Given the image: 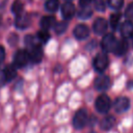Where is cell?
Returning a JSON list of instances; mask_svg holds the SVG:
<instances>
[{
  "instance_id": "cell-12",
  "label": "cell",
  "mask_w": 133,
  "mask_h": 133,
  "mask_svg": "<svg viewBox=\"0 0 133 133\" xmlns=\"http://www.w3.org/2000/svg\"><path fill=\"white\" fill-rule=\"evenodd\" d=\"M121 34L126 39L129 37H133V23L128 20L125 21L121 26Z\"/></svg>"
},
{
  "instance_id": "cell-9",
  "label": "cell",
  "mask_w": 133,
  "mask_h": 133,
  "mask_svg": "<svg viewBox=\"0 0 133 133\" xmlns=\"http://www.w3.org/2000/svg\"><path fill=\"white\" fill-rule=\"evenodd\" d=\"M29 58H30V61H32L33 63H38L42 61L43 59V56H44V52H43V49L39 45L29 49Z\"/></svg>"
},
{
  "instance_id": "cell-4",
  "label": "cell",
  "mask_w": 133,
  "mask_h": 133,
  "mask_svg": "<svg viewBox=\"0 0 133 133\" xmlns=\"http://www.w3.org/2000/svg\"><path fill=\"white\" fill-rule=\"evenodd\" d=\"M88 121V114H87V111L85 109H79L74 117H73V125L76 129H82L85 127L86 123Z\"/></svg>"
},
{
  "instance_id": "cell-27",
  "label": "cell",
  "mask_w": 133,
  "mask_h": 133,
  "mask_svg": "<svg viewBox=\"0 0 133 133\" xmlns=\"http://www.w3.org/2000/svg\"><path fill=\"white\" fill-rule=\"evenodd\" d=\"M125 16H126L127 19H129V20H133V3H130V4L128 5V7L126 8Z\"/></svg>"
},
{
  "instance_id": "cell-22",
  "label": "cell",
  "mask_w": 133,
  "mask_h": 133,
  "mask_svg": "<svg viewBox=\"0 0 133 133\" xmlns=\"http://www.w3.org/2000/svg\"><path fill=\"white\" fill-rule=\"evenodd\" d=\"M68 28V22L66 21H62V22H58L55 24L54 26V30L57 34H61L63 33Z\"/></svg>"
},
{
  "instance_id": "cell-15",
  "label": "cell",
  "mask_w": 133,
  "mask_h": 133,
  "mask_svg": "<svg viewBox=\"0 0 133 133\" xmlns=\"http://www.w3.org/2000/svg\"><path fill=\"white\" fill-rule=\"evenodd\" d=\"M128 47H129V45H128V43H127V41L125 38L122 39V41H117V44H116L115 49H114L113 52L115 53V55L122 56L128 51Z\"/></svg>"
},
{
  "instance_id": "cell-2",
  "label": "cell",
  "mask_w": 133,
  "mask_h": 133,
  "mask_svg": "<svg viewBox=\"0 0 133 133\" xmlns=\"http://www.w3.org/2000/svg\"><path fill=\"white\" fill-rule=\"evenodd\" d=\"M30 61L29 53L25 50H18L15 53L14 56V65L17 69H21L27 65V63Z\"/></svg>"
},
{
  "instance_id": "cell-1",
  "label": "cell",
  "mask_w": 133,
  "mask_h": 133,
  "mask_svg": "<svg viewBox=\"0 0 133 133\" xmlns=\"http://www.w3.org/2000/svg\"><path fill=\"white\" fill-rule=\"evenodd\" d=\"M108 64H109V58L105 52L97 54L96 57L94 58V61H92L94 69L101 74L104 73V71H106Z\"/></svg>"
},
{
  "instance_id": "cell-17",
  "label": "cell",
  "mask_w": 133,
  "mask_h": 133,
  "mask_svg": "<svg viewBox=\"0 0 133 133\" xmlns=\"http://www.w3.org/2000/svg\"><path fill=\"white\" fill-rule=\"evenodd\" d=\"M100 125L103 130H110L115 125V118L112 115H107L101 121Z\"/></svg>"
},
{
  "instance_id": "cell-18",
  "label": "cell",
  "mask_w": 133,
  "mask_h": 133,
  "mask_svg": "<svg viewBox=\"0 0 133 133\" xmlns=\"http://www.w3.org/2000/svg\"><path fill=\"white\" fill-rule=\"evenodd\" d=\"M58 6H59V0H47L45 3V8L50 12L56 11Z\"/></svg>"
},
{
  "instance_id": "cell-7",
  "label": "cell",
  "mask_w": 133,
  "mask_h": 133,
  "mask_svg": "<svg viewBox=\"0 0 133 133\" xmlns=\"http://www.w3.org/2000/svg\"><path fill=\"white\" fill-rule=\"evenodd\" d=\"M114 110L118 113H123L130 108V100L127 97H118L114 101Z\"/></svg>"
},
{
  "instance_id": "cell-10",
  "label": "cell",
  "mask_w": 133,
  "mask_h": 133,
  "mask_svg": "<svg viewBox=\"0 0 133 133\" xmlns=\"http://www.w3.org/2000/svg\"><path fill=\"white\" fill-rule=\"evenodd\" d=\"M73 34L77 39H85L89 35V28L85 24H78L74 28Z\"/></svg>"
},
{
  "instance_id": "cell-3",
  "label": "cell",
  "mask_w": 133,
  "mask_h": 133,
  "mask_svg": "<svg viewBox=\"0 0 133 133\" xmlns=\"http://www.w3.org/2000/svg\"><path fill=\"white\" fill-rule=\"evenodd\" d=\"M95 106H96V109L100 113H107L111 108V101L108 96L101 95L97 98L95 102Z\"/></svg>"
},
{
  "instance_id": "cell-8",
  "label": "cell",
  "mask_w": 133,
  "mask_h": 133,
  "mask_svg": "<svg viewBox=\"0 0 133 133\" xmlns=\"http://www.w3.org/2000/svg\"><path fill=\"white\" fill-rule=\"evenodd\" d=\"M76 12V7L72 2H65L61 6V16L66 21L74 17Z\"/></svg>"
},
{
  "instance_id": "cell-31",
  "label": "cell",
  "mask_w": 133,
  "mask_h": 133,
  "mask_svg": "<svg viewBox=\"0 0 133 133\" xmlns=\"http://www.w3.org/2000/svg\"><path fill=\"white\" fill-rule=\"evenodd\" d=\"M0 25H1V17H0Z\"/></svg>"
},
{
  "instance_id": "cell-19",
  "label": "cell",
  "mask_w": 133,
  "mask_h": 133,
  "mask_svg": "<svg viewBox=\"0 0 133 133\" xmlns=\"http://www.w3.org/2000/svg\"><path fill=\"white\" fill-rule=\"evenodd\" d=\"M38 42H39L38 38L36 36H33V35H26V37H25V45L29 49H31V48L39 45Z\"/></svg>"
},
{
  "instance_id": "cell-26",
  "label": "cell",
  "mask_w": 133,
  "mask_h": 133,
  "mask_svg": "<svg viewBox=\"0 0 133 133\" xmlns=\"http://www.w3.org/2000/svg\"><path fill=\"white\" fill-rule=\"evenodd\" d=\"M123 4H124V0H108V5L113 9L122 8Z\"/></svg>"
},
{
  "instance_id": "cell-14",
  "label": "cell",
  "mask_w": 133,
  "mask_h": 133,
  "mask_svg": "<svg viewBox=\"0 0 133 133\" xmlns=\"http://www.w3.org/2000/svg\"><path fill=\"white\" fill-rule=\"evenodd\" d=\"M56 24V21H55V18L52 17V16H45L42 18L41 20V27L43 30H49L51 28H54Z\"/></svg>"
},
{
  "instance_id": "cell-5",
  "label": "cell",
  "mask_w": 133,
  "mask_h": 133,
  "mask_svg": "<svg viewBox=\"0 0 133 133\" xmlns=\"http://www.w3.org/2000/svg\"><path fill=\"white\" fill-rule=\"evenodd\" d=\"M116 44H117V39L115 38V36L112 33H107L102 38L101 47L104 50V52H113Z\"/></svg>"
},
{
  "instance_id": "cell-25",
  "label": "cell",
  "mask_w": 133,
  "mask_h": 133,
  "mask_svg": "<svg viewBox=\"0 0 133 133\" xmlns=\"http://www.w3.org/2000/svg\"><path fill=\"white\" fill-rule=\"evenodd\" d=\"M92 3H94L95 9L98 10V11H104L105 8H106L104 0H92Z\"/></svg>"
},
{
  "instance_id": "cell-24",
  "label": "cell",
  "mask_w": 133,
  "mask_h": 133,
  "mask_svg": "<svg viewBox=\"0 0 133 133\" xmlns=\"http://www.w3.org/2000/svg\"><path fill=\"white\" fill-rule=\"evenodd\" d=\"M36 37L38 38V41H39L41 43L46 44V43L50 39V34L48 33V31H47V30H41V31H38V32H37Z\"/></svg>"
},
{
  "instance_id": "cell-6",
  "label": "cell",
  "mask_w": 133,
  "mask_h": 133,
  "mask_svg": "<svg viewBox=\"0 0 133 133\" xmlns=\"http://www.w3.org/2000/svg\"><path fill=\"white\" fill-rule=\"evenodd\" d=\"M110 78L107 75L101 74L95 79V87L100 91H105L110 87Z\"/></svg>"
},
{
  "instance_id": "cell-13",
  "label": "cell",
  "mask_w": 133,
  "mask_h": 133,
  "mask_svg": "<svg viewBox=\"0 0 133 133\" xmlns=\"http://www.w3.org/2000/svg\"><path fill=\"white\" fill-rule=\"evenodd\" d=\"M29 17L25 14V12H22L20 14L19 16H16V26L20 29H25L29 26Z\"/></svg>"
},
{
  "instance_id": "cell-30",
  "label": "cell",
  "mask_w": 133,
  "mask_h": 133,
  "mask_svg": "<svg viewBox=\"0 0 133 133\" xmlns=\"http://www.w3.org/2000/svg\"><path fill=\"white\" fill-rule=\"evenodd\" d=\"M4 83H6L4 73H3V70H0V84H4Z\"/></svg>"
},
{
  "instance_id": "cell-28",
  "label": "cell",
  "mask_w": 133,
  "mask_h": 133,
  "mask_svg": "<svg viewBox=\"0 0 133 133\" xmlns=\"http://www.w3.org/2000/svg\"><path fill=\"white\" fill-rule=\"evenodd\" d=\"M91 1L92 0H79V4L81 7H88Z\"/></svg>"
},
{
  "instance_id": "cell-11",
  "label": "cell",
  "mask_w": 133,
  "mask_h": 133,
  "mask_svg": "<svg viewBox=\"0 0 133 133\" xmlns=\"http://www.w3.org/2000/svg\"><path fill=\"white\" fill-rule=\"evenodd\" d=\"M107 27H108V24H107V21L103 18H98L96 19V21L94 22L92 24V29H94V32L96 34H104L107 30Z\"/></svg>"
},
{
  "instance_id": "cell-21",
  "label": "cell",
  "mask_w": 133,
  "mask_h": 133,
  "mask_svg": "<svg viewBox=\"0 0 133 133\" xmlns=\"http://www.w3.org/2000/svg\"><path fill=\"white\" fill-rule=\"evenodd\" d=\"M11 11L16 15L19 16L20 14L23 12V4L21 2V0H15L12 5H11Z\"/></svg>"
},
{
  "instance_id": "cell-32",
  "label": "cell",
  "mask_w": 133,
  "mask_h": 133,
  "mask_svg": "<svg viewBox=\"0 0 133 133\" xmlns=\"http://www.w3.org/2000/svg\"><path fill=\"white\" fill-rule=\"evenodd\" d=\"M89 133H96V132H89Z\"/></svg>"
},
{
  "instance_id": "cell-20",
  "label": "cell",
  "mask_w": 133,
  "mask_h": 133,
  "mask_svg": "<svg viewBox=\"0 0 133 133\" xmlns=\"http://www.w3.org/2000/svg\"><path fill=\"white\" fill-rule=\"evenodd\" d=\"M119 20H121V14L119 12H114L110 16V26L113 30H115L118 27Z\"/></svg>"
},
{
  "instance_id": "cell-16",
  "label": "cell",
  "mask_w": 133,
  "mask_h": 133,
  "mask_svg": "<svg viewBox=\"0 0 133 133\" xmlns=\"http://www.w3.org/2000/svg\"><path fill=\"white\" fill-rule=\"evenodd\" d=\"M3 73H4V77H5L6 82H9V81H11L16 77V75H17V68L14 64H8L7 66H5L3 69Z\"/></svg>"
},
{
  "instance_id": "cell-29",
  "label": "cell",
  "mask_w": 133,
  "mask_h": 133,
  "mask_svg": "<svg viewBox=\"0 0 133 133\" xmlns=\"http://www.w3.org/2000/svg\"><path fill=\"white\" fill-rule=\"evenodd\" d=\"M4 58H5V51H4V48L0 45V64L4 61Z\"/></svg>"
},
{
  "instance_id": "cell-23",
  "label": "cell",
  "mask_w": 133,
  "mask_h": 133,
  "mask_svg": "<svg viewBox=\"0 0 133 133\" xmlns=\"http://www.w3.org/2000/svg\"><path fill=\"white\" fill-rule=\"evenodd\" d=\"M91 15H92V11H91V9L89 8V6H88V7H81V9H80L79 12H78V17H79L80 19H87V18H89Z\"/></svg>"
}]
</instances>
